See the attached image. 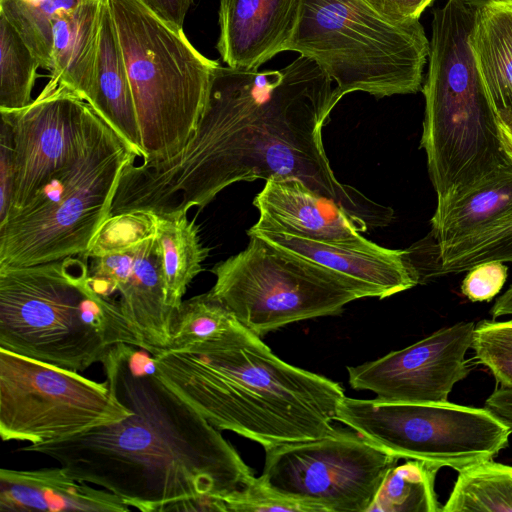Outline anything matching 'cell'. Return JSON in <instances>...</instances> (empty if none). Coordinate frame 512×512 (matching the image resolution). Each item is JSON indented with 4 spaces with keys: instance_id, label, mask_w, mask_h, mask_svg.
Here are the masks:
<instances>
[{
    "instance_id": "obj_1",
    "label": "cell",
    "mask_w": 512,
    "mask_h": 512,
    "mask_svg": "<svg viewBox=\"0 0 512 512\" xmlns=\"http://www.w3.org/2000/svg\"><path fill=\"white\" fill-rule=\"evenodd\" d=\"M332 79L311 58L279 70L213 69L194 133L169 159L122 171L110 216L198 210L242 181L295 177L351 214L381 207L334 175L322 129L339 102Z\"/></svg>"
},
{
    "instance_id": "obj_2",
    "label": "cell",
    "mask_w": 512,
    "mask_h": 512,
    "mask_svg": "<svg viewBox=\"0 0 512 512\" xmlns=\"http://www.w3.org/2000/svg\"><path fill=\"white\" fill-rule=\"evenodd\" d=\"M138 346H113L101 362L112 394L132 413L116 423L19 452L45 455L75 479L143 512L223 511L252 470L235 448L157 375Z\"/></svg>"
},
{
    "instance_id": "obj_3",
    "label": "cell",
    "mask_w": 512,
    "mask_h": 512,
    "mask_svg": "<svg viewBox=\"0 0 512 512\" xmlns=\"http://www.w3.org/2000/svg\"><path fill=\"white\" fill-rule=\"evenodd\" d=\"M151 356L160 379L218 430L264 448L337 430L341 385L284 362L239 322L213 340Z\"/></svg>"
},
{
    "instance_id": "obj_4",
    "label": "cell",
    "mask_w": 512,
    "mask_h": 512,
    "mask_svg": "<svg viewBox=\"0 0 512 512\" xmlns=\"http://www.w3.org/2000/svg\"><path fill=\"white\" fill-rule=\"evenodd\" d=\"M85 260L0 268V348L77 372L115 345L141 348L119 301L95 289Z\"/></svg>"
},
{
    "instance_id": "obj_5",
    "label": "cell",
    "mask_w": 512,
    "mask_h": 512,
    "mask_svg": "<svg viewBox=\"0 0 512 512\" xmlns=\"http://www.w3.org/2000/svg\"><path fill=\"white\" fill-rule=\"evenodd\" d=\"M420 141L440 214L512 168L479 73L471 33L450 27L429 42Z\"/></svg>"
},
{
    "instance_id": "obj_6",
    "label": "cell",
    "mask_w": 512,
    "mask_h": 512,
    "mask_svg": "<svg viewBox=\"0 0 512 512\" xmlns=\"http://www.w3.org/2000/svg\"><path fill=\"white\" fill-rule=\"evenodd\" d=\"M134 100L143 162L171 158L194 133L217 61L139 0H107Z\"/></svg>"
},
{
    "instance_id": "obj_7",
    "label": "cell",
    "mask_w": 512,
    "mask_h": 512,
    "mask_svg": "<svg viewBox=\"0 0 512 512\" xmlns=\"http://www.w3.org/2000/svg\"><path fill=\"white\" fill-rule=\"evenodd\" d=\"M285 51L313 59L341 99L381 98L421 89L429 41L419 19L393 22L363 0H301Z\"/></svg>"
},
{
    "instance_id": "obj_8",
    "label": "cell",
    "mask_w": 512,
    "mask_h": 512,
    "mask_svg": "<svg viewBox=\"0 0 512 512\" xmlns=\"http://www.w3.org/2000/svg\"><path fill=\"white\" fill-rule=\"evenodd\" d=\"M135 152L103 121L79 160L0 223V268L83 256Z\"/></svg>"
},
{
    "instance_id": "obj_9",
    "label": "cell",
    "mask_w": 512,
    "mask_h": 512,
    "mask_svg": "<svg viewBox=\"0 0 512 512\" xmlns=\"http://www.w3.org/2000/svg\"><path fill=\"white\" fill-rule=\"evenodd\" d=\"M214 265L209 290L246 329L263 336L287 324L336 315L348 303L376 297L369 287L287 252L257 235Z\"/></svg>"
},
{
    "instance_id": "obj_10",
    "label": "cell",
    "mask_w": 512,
    "mask_h": 512,
    "mask_svg": "<svg viewBox=\"0 0 512 512\" xmlns=\"http://www.w3.org/2000/svg\"><path fill=\"white\" fill-rule=\"evenodd\" d=\"M337 421L398 458L461 471L493 459L512 428L487 408L344 397Z\"/></svg>"
},
{
    "instance_id": "obj_11",
    "label": "cell",
    "mask_w": 512,
    "mask_h": 512,
    "mask_svg": "<svg viewBox=\"0 0 512 512\" xmlns=\"http://www.w3.org/2000/svg\"><path fill=\"white\" fill-rule=\"evenodd\" d=\"M132 413L107 383L0 348V436L31 445L66 439Z\"/></svg>"
},
{
    "instance_id": "obj_12",
    "label": "cell",
    "mask_w": 512,
    "mask_h": 512,
    "mask_svg": "<svg viewBox=\"0 0 512 512\" xmlns=\"http://www.w3.org/2000/svg\"><path fill=\"white\" fill-rule=\"evenodd\" d=\"M261 482L321 512H368L378 488L400 458L358 432L265 448Z\"/></svg>"
},
{
    "instance_id": "obj_13",
    "label": "cell",
    "mask_w": 512,
    "mask_h": 512,
    "mask_svg": "<svg viewBox=\"0 0 512 512\" xmlns=\"http://www.w3.org/2000/svg\"><path fill=\"white\" fill-rule=\"evenodd\" d=\"M0 114L11 126L14 146L7 218L79 160L104 120L87 101L51 78L29 105Z\"/></svg>"
},
{
    "instance_id": "obj_14",
    "label": "cell",
    "mask_w": 512,
    "mask_h": 512,
    "mask_svg": "<svg viewBox=\"0 0 512 512\" xmlns=\"http://www.w3.org/2000/svg\"><path fill=\"white\" fill-rule=\"evenodd\" d=\"M474 329L473 322L462 321L377 360L348 367L350 386L389 403L448 402L454 385L470 373L465 355Z\"/></svg>"
},
{
    "instance_id": "obj_15",
    "label": "cell",
    "mask_w": 512,
    "mask_h": 512,
    "mask_svg": "<svg viewBox=\"0 0 512 512\" xmlns=\"http://www.w3.org/2000/svg\"><path fill=\"white\" fill-rule=\"evenodd\" d=\"M91 260L89 272L95 289L108 297L119 292L120 308L141 348L150 355L166 349L176 310L165 301L156 233Z\"/></svg>"
},
{
    "instance_id": "obj_16",
    "label": "cell",
    "mask_w": 512,
    "mask_h": 512,
    "mask_svg": "<svg viewBox=\"0 0 512 512\" xmlns=\"http://www.w3.org/2000/svg\"><path fill=\"white\" fill-rule=\"evenodd\" d=\"M259 212L253 231L345 244H364L367 223L295 177L272 178L255 196Z\"/></svg>"
},
{
    "instance_id": "obj_17",
    "label": "cell",
    "mask_w": 512,
    "mask_h": 512,
    "mask_svg": "<svg viewBox=\"0 0 512 512\" xmlns=\"http://www.w3.org/2000/svg\"><path fill=\"white\" fill-rule=\"evenodd\" d=\"M247 234L257 235L282 250L351 278L372 289L380 299L420 283L417 268L406 251L385 248L371 241L364 244L323 242L250 229Z\"/></svg>"
},
{
    "instance_id": "obj_18",
    "label": "cell",
    "mask_w": 512,
    "mask_h": 512,
    "mask_svg": "<svg viewBox=\"0 0 512 512\" xmlns=\"http://www.w3.org/2000/svg\"><path fill=\"white\" fill-rule=\"evenodd\" d=\"M301 0H220L217 49L227 66L259 69L285 51Z\"/></svg>"
},
{
    "instance_id": "obj_19",
    "label": "cell",
    "mask_w": 512,
    "mask_h": 512,
    "mask_svg": "<svg viewBox=\"0 0 512 512\" xmlns=\"http://www.w3.org/2000/svg\"><path fill=\"white\" fill-rule=\"evenodd\" d=\"M72 477L64 467L0 470L1 512H127L112 492Z\"/></svg>"
},
{
    "instance_id": "obj_20",
    "label": "cell",
    "mask_w": 512,
    "mask_h": 512,
    "mask_svg": "<svg viewBox=\"0 0 512 512\" xmlns=\"http://www.w3.org/2000/svg\"><path fill=\"white\" fill-rule=\"evenodd\" d=\"M471 46L501 141L512 159V5L478 8Z\"/></svg>"
},
{
    "instance_id": "obj_21",
    "label": "cell",
    "mask_w": 512,
    "mask_h": 512,
    "mask_svg": "<svg viewBox=\"0 0 512 512\" xmlns=\"http://www.w3.org/2000/svg\"><path fill=\"white\" fill-rule=\"evenodd\" d=\"M89 105L143 158V147L130 82L108 1L100 17L92 96Z\"/></svg>"
},
{
    "instance_id": "obj_22",
    "label": "cell",
    "mask_w": 512,
    "mask_h": 512,
    "mask_svg": "<svg viewBox=\"0 0 512 512\" xmlns=\"http://www.w3.org/2000/svg\"><path fill=\"white\" fill-rule=\"evenodd\" d=\"M105 0H94L59 20L53 28L51 79L89 102L92 96L97 35Z\"/></svg>"
},
{
    "instance_id": "obj_23",
    "label": "cell",
    "mask_w": 512,
    "mask_h": 512,
    "mask_svg": "<svg viewBox=\"0 0 512 512\" xmlns=\"http://www.w3.org/2000/svg\"><path fill=\"white\" fill-rule=\"evenodd\" d=\"M512 219V168L431 218L435 249Z\"/></svg>"
},
{
    "instance_id": "obj_24",
    "label": "cell",
    "mask_w": 512,
    "mask_h": 512,
    "mask_svg": "<svg viewBox=\"0 0 512 512\" xmlns=\"http://www.w3.org/2000/svg\"><path fill=\"white\" fill-rule=\"evenodd\" d=\"M166 304L176 310L187 287L202 271L209 249L200 241L199 228L187 213H154Z\"/></svg>"
},
{
    "instance_id": "obj_25",
    "label": "cell",
    "mask_w": 512,
    "mask_h": 512,
    "mask_svg": "<svg viewBox=\"0 0 512 512\" xmlns=\"http://www.w3.org/2000/svg\"><path fill=\"white\" fill-rule=\"evenodd\" d=\"M458 473L443 512H512V466L490 459Z\"/></svg>"
},
{
    "instance_id": "obj_26",
    "label": "cell",
    "mask_w": 512,
    "mask_h": 512,
    "mask_svg": "<svg viewBox=\"0 0 512 512\" xmlns=\"http://www.w3.org/2000/svg\"><path fill=\"white\" fill-rule=\"evenodd\" d=\"M439 467L417 459L385 474L368 512H440L434 484Z\"/></svg>"
},
{
    "instance_id": "obj_27",
    "label": "cell",
    "mask_w": 512,
    "mask_h": 512,
    "mask_svg": "<svg viewBox=\"0 0 512 512\" xmlns=\"http://www.w3.org/2000/svg\"><path fill=\"white\" fill-rule=\"evenodd\" d=\"M94 0H0V14L20 34L41 68L52 70L54 25Z\"/></svg>"
},
{
    "instance_id": "obj_28",
    "label": "cell",
    "mask_w": 512,
    "mask_h": 512,
    "mask_svg": "<svg viewBox=\"0 0 512 512\" xmlns=\"http://www.w3.org/2000/svg\"><path fill=\"white\" fill-rule=\"evenodd\" d=\"M41 67L13 25L0 14V111H13L32 102Z\"/></svg>"
},
{
    "instance_id": "obj_29",
    "label": "cell",
    "mask_w": 512,
    "mask_h": 512,
    "mask_svg": "<svg viewBox=\"0 0 512 512\" xmlns=\"http://www.w3.org/2000/svg\"><path fill=\"white\" fill-rule=\"evenodd\" d=\"M425 278L461 273L487 261L512 262V219L459 242L435 249Z\"/></svg>"
},
{
    "instance_id": "obj_30",
    "label": "cell",
    "mask_w": 512,
    "mask_h": 512,
    "mask_svg": "<svg viewBox=\"0 0 512 512\" xmlns=\"http://www.w3.org/2000/svg\"><path fill=\"white\" fill-rule=\"evenodd\" d=\"M236 322L233 314L210 291L183 300L175 311L166 350H182L213 340Z\"/></svg>"
},
{
    "instance_id": "obj_31",
    "label": "cell",
    "mask_w": 512,
    "mask_h": 512,
    "mask_svg": "<svg viewBox=\"0 0 512 512\" xmlns=\"http://www.w3.org/2000/svg\"><path fill=\"white\" fill-rule=\"evenodd\" d=\"M471 348L502 387L512 388V320L478 322Z\"/></svg>"
},
{
    "instance_id": "obj_32",
    "label": "cell",
    "mask_w": 512,
    "mask_h": 512,
    "mask_svg": "<svg viewBox=\"0 0 512 512\" xmlns=\"http://www.w3.org/2000/svg\"><path fill=\"white\" fill-rule=\"evenodd\" d=\"M224 512H321L311 504L286 497L265 486L256 477L243 489L228 496L223 502Z\"/></svg>"
},
{
    "instance_id": "obj_33",
    "label": "cell",
    "mask_w": 512,
    "mask_h": 512,
    "mask_svg": "<svg viewBox=\"0 0 512 512\" xmlns=\"http://www.w3.org/2000/svg\"><path fill=\"white\" fill-rule=\"evenodd\" d=\"M508 268L501 261H487L473 266L461 284V292L472 302H489L503 288Z\"/></svg>"
},
{
    "instance_id": "obj_34",
    "label": "cell",
    "mask_w": 512,
    "mask_h": 512,
    "mask_svg": "<svg viewBox=\"0 0 512 512\" xmlns=\"http://www.w3.org/2000/svg\"><path fill=\"white\" fill-rule=\"evenodd\" d=\"M14 186V146L9 122L1 117L0 128V222L9 213Z\"/></svg>"
},
{
    "instance_id": "obj_35",
    "label": "cell",
    "mask_w": 512,
    "mask_h": 512,
    "mask_svg": "<svg viewBox=\"0 0 512 512\" xmlns=\"http://www.w3.org/2000/svg\"><path fill=\"white\" fill-rule=\"evenodd\" d=\"M379 14L393 22L419 19L434 0H363Z\"/></svg>"
},
{
    "instance_id": "obj_36",
    "label": "cell",
    "mask_w": 512,
    "mask_h": 512,
    "mask_svg": "<svg viewBox=\"0 0 512 512\" xmlns=\"http://www.w3.org/2000/svg\"><path fill=\"white\" fill-rule=\"evenodd\" d=\"M149 10L173 27L183 30L185 17L193 0H139Z\"/></svg>"
},
{
    "instance_id": "obj_37",
    "label": "cell",
    "mask_w": 512,
    "mask_h": 512,
    "mask_svg": "<svg viewBox=\"0 0 512 512\" xmlns=\"http://www.w3.org/2000/svg\"><path fill=\"white\" fill-rule=\"evenodd\" d=\"M484 407L512 428V388H496L487 398Z\"/></svg>"
},
{
    "instance_id": "obj_38",
    "label": "cell",
    "mask_w": 512,
    "mask_h": 512,
    "mask_svg": "<svg viewBox=\"0 0 512 512\" xmlns=\"http://www.w3.org/2000/svg\"><path fill=\"white\" fill-rule=\"evenodd\" d=\"M490 314L492 319L512 315V285L496 300Z\"/></svg>"
},
{
    "instance_id": "obj_39",
    "label": "cell",
    "mask_w": 512,
    "mask_h": 512,
    "mask_svg": "<svg viewBox=\"0 0 512 512\" xmlns=\"http://www.w3.org/2000/svg\"><path fill=\"white\" fill-rule=\"evenodd\" d=\"M466 4L481 8L489 5H512V0H460Z\"/></svg>"
}]
</instances>
